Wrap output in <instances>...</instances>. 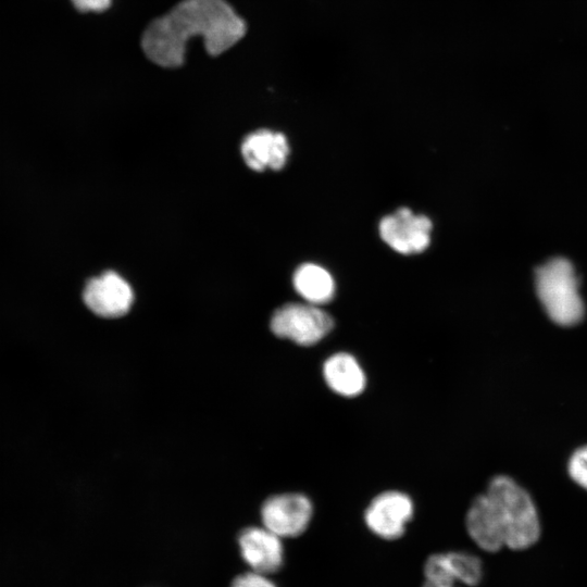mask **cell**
I'll return each instance as SVG.
<instances>
[{
	"label": "cell",
	"instance_id": "cell-1",
	"mask_svg": "<svg viewBox=\"0 0 587 587\" xmlns=\"http://www.w3.org/2000/svg\"><path fill=\"white\" fill-rule=\"evenodd\" d=\"M245 33L246 23L225 0H183L148 26L141 46L153 63L176 67L184 63L190 38L202 37L208 53L218 55Z\"/></svg>",
	"mask_w": 587,
	"mask_h": 587
},
{
	"label": "cell",
	"instance_id": "cell-2",
	"mask_svg": "<svg viewBox=\"0 0 587 587\" xmlns=\"http://www.w3.org/2000/svg\"><path fill=\"white\" fill-rule=\"evenodd\" d=\"M496 505L504 532V547L525 550L540 537V521L527 491L508 476L491 479L487 492Z\"/></svg>",
	"mask_w": 587,
	"mask_h": 587
},
{
	"label": "cell",
	"instance_id": "cell-3",
	"mask_svg": "<svg viewBox=\"0 0 587 587\" xmlns=\"http://www.w3.org/2000/svg\"><path fill=\"white\" fill-rule=\"evenodd\" d=\"M537 296L552 322L560 326L578 324L585 314L579 280L572 263L553 258L535 271Z\"/></svg>",
	"mask_w": 587,
	"mask_h": 587
},
{
	"label": "cell",
	"instance_id": "cell-4",
	"mask_svg": "<svg viewBox=\"0 0 587 587\" xmlns=\"http://www.w3.org/2000/svg\"><path fill=\"white\" fill-rule=\"evenodd\" d=\"M271 330L301 346H312L333 328L332 316L312 303H287L277 309L271 319Z\"/></svg>",
	"mask_w": 587,
	"mask_h": 587
},
{
	"label": "cell",
	"instance_id": "cell-5",
	"mask_svg": "<svg viewBox=\"0 0 587 587\" xmlns=\"http://www.w3.org/2000/svg\"><path fill=\"white\" fill-rule=\"evenodd\" d=\"M312 514L310 499L301 494L270 497L261 508L263 526L282 539L301 535L308 528Z\"/></svg>",
	"mask_w": 587,
	"mask_h": 587
},
{
	"label": "cell",
	"instance_id": "cell-6",
	"mask_svg": "<svg viewBox=\"0 0 587 587\" xmlns=\"http://www.w3.org/2000/svg\"><path fill=\"white\" fill-rule=\"evenodd\" d=\"M432 222L425 215H416L408 208H400L379 222L382 239L402 254L420 253L430 242Z\"/></svg>",
	"mask_w": 587,
	"mask_h": 587
},
{
	"label": "cell",
	"instance_id": "cell-7",
	"mask_svg": "<svg viewBox=\"0 0 587 587\" xmlns=\"http://www.w3.org/2000/svg\"><path fill=\"white\" fill-rule=\"evenodd\" d=\"M414 505L411 498L400 491H385L376 496L364 513L369 529L376 536L392 540L400 538L411 521Z\"/></svg>",
	"mask_w": 587,
	"mask_h": 587
},
{
	"label": "cell",
	"instance_id": "cell-8",
	"mask_svg": "<svg viewBox=\"0 0 587 587\" xmlns=\"http://www.w3.org/2000/svg\"><path fill=\"white\" fill-rule=\"evenodd\" d=\"M83 299L95 314L112 319L129 311L134 294L123 277L114 272H105L86 284Z\"/></svg>",
	"mask_w": 587,
	"mask_h": 587
},
{
	"label": "cell",
	"instance_id": "cell-9",
	"mask_svg": "<svg viewBox=\"0 0 587 587\" xmlns=\"http://www.w3.org/2000/svg\"><path fill=\"white\" fill-rule=\"evenodd\" d=\"M240 557L251 571L271 575L284 565L282 538L264 526L243 528L238 536Z\"/></svg>",
	"mask_w": 587,
	"mask_h": 587
},
{
	"label": "cell",
	"instance_id": "cell-10",
	"mask_svg": "<svg viewBox=\"0 0 587 587\" xmlns=\"http://www.w3.org/2000/svg\"><path fill=\"white\" fill-rule=\"evenodd\" d=\"M425 580L435 584L476 586L483 578L480 559L470 552L435 553L424 564Z\"/></svg>",
	"mask_w": 587,
	"mask_h": 587
},
{
	"label": "cell",
	"instance_id": "cell-11",
	"mask_svg": "<svg viewBox=\"0 0 587 587\" xmlns=\"http://www.w3.org/2000/svg\"><path fill=\"white\" fill-rule=\"evenodd\" d=\"M465 525L472 540L484 551L497 552L504 547L503 526L487 494L473 500L466 513Z\"/></svg>",
	"mask_w": 587,
	"mask_h": 587
},
{
	"label": "cell",
	"instance_id": "cell-12",
	"mask_svg": "<svg viewBox=\"0 0 587 587\" xmlns=\"http://www.w3.org/2000/svg\"><path fill=\"white\" fill-rule=\"evenodd\" d=\"M246 164L254 171H278L285 165L289 146L284 134L260 129L248 135L241 145Z\"/></svg>",
	"mask_w": 587,
	"mask_h": 587
},
{
	"label": "cell",
	"instance_id": "cell-13",
	"mask_svg": "<svg viewBox=\"0 0 587 587\" xmlns=\"http://www.w3.org/2000/svg\"><path fill=\"white\" fill-rule=\"evenodd\" d=\"M327 386L344 397L360 395L366 384L365 374L357 359L346 352L330 355L323 365Z\"/></svg>",
	"mask_w": 587,
	"mask_h": 587
},
{
	"label": "cell",
	"instance_id": "cell-14",
	"mask_svg": "<svg viewBox=\"0 0 587 587\" xmlns=\"http://www.w3.org/2000/svg\"><path fill=\"white\" fill-rule=\"evenodd\" d=\"M294 286L308 303L315 305L329 302L335 294L332 275L313 263H304L297 268L294 274Z\"/></svg>",
	"mask_w": 587,
	"mask_h": 587
},
{
	"label": "cell",
	"instance_id": "cell-15",
	"mask_svg": "<svg viewBox=\"0 0 587 587\" xmlns=\"http://www.w3.org/2000/svg\"><path fill=\"white\" fill-rule=\"evenodd\" d=\"M569 474L580 487L587 489V446L577 449L569 461Z\"/></svg>",
	"mask_w": 587,
	"mask_h": 587
},
{
	"label": "cell",
	"instance_id": "cell-16",
	"mask_svg": "<svg viewBox=\"0 0 587 587\" xmlns=\"http://www.w3.org/2000/svg\"><path fill=\"white\" fill-rule=\"evenodd\" d=\"M229 587H277L268 575L248 571L237 575Z\"/></svg>",
	"mask_w": 587,
	"mask_h": 587
},
{
	"label": "cell",
	"instance_id": "cell-17",
	"mask_svg": "<svg viewBox=\"0 0 587 587\" xmlns=\"http://www.w3.org/2000/svg\"><path fill=\"white\" fill-rule=\"evenodd\" d=\"M76 9L83 12H101L107 10L111 0H71Z\"/></svg>",
	"mask_w": 587,
	"mask_h": 587
},
{
	"label": "cell",
	"instance_id": "cell-18",
	"mask_svg": "<svg viewBox=\"0 0 587 587\" xmlns=\"http://www.w3.org/2000/svg\"><path fill=\"white\" fill-rule=\"evenodd\" d=\"M422 587H455V585L435 584V583L425 580Z\"/></svg>",
	"mask_w": 587,
	"mask_h": 587
}]
</instances>
